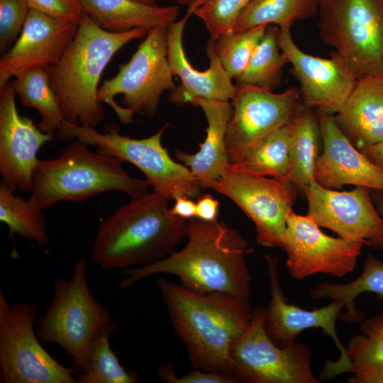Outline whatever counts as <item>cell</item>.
Returning <instances> with one entry per match:
<instances>
[{
	"label": "cell",
	"instance_id": "cell-26",
	"mask_svg": "<svg viewBox=\"0 0 383 383\" xmlns=\"http://www.w3.org/2000/svg\"><path fill=\"white\" fill-rule=\"evenodd\" d=\"M346 348L350 383H383V311L362 323Z\"/></svg>",
	"mask_w": 383,
	"mask_h": 383
},
{
	"label": "cell",
	"instance_id": "cell-20",
	"mask_svg": "<svg viewBox=\"0 0 383 383\" xmlns=\"http://www.w3.org/2000/svg\"><path fill=\"white\" fill-rule=\"evenodd\" d=\"M323 140L318 156L314 180L328 189L345 184L383 192V170L359 150L337 125L334 116L316 111Z\"/></svg>",
	"mask_w": 383,
	"mask_h": 383
},
{
	"label": "cell",
	"instance_id": "cell-21",
	"mask_svg": "<svg viewBox=\"0 0 383 383\" xmlns=\"http://www.w3.org/2000/svg\"><path fill=\"white\" fill-rule=\"evenodd\" d=\"M191 14H187L167 27V57L174 76L181 80V86L171 91L170 100L178 105L189 104L195 98L219 101L232 100L237 91L236 85L223 67L211 45L208 42L206 55L209 67L199 71L189 62L183 46V33Z\"/></svg>",
	"mask_w": 383,
	"mask_h": 383
},
{
	"label": "cell",
	"instance_id": "cell-38",
	"mask_svg": "<svg viewBox=\"0 0 383 383\" xmlns=\"http://www.w3.org/2000/svg\"><path fill=\"white\" fill-rule=\"evenodd\" d=\"M30 9L79 24L86 15L80 0H28Z\"/></svg>",
	"mask_w": 383,
	"mask_h": 383
},
{
	"label": "cell",
	"instance_id": "cell-3",
	"mask_svg": "<svg viewBox=\"0 0 383 383\" xmlns=\"http://www.w3.org/2000/svg\"><path fill=\"white\" fill-rule=\"evenodd\" d=\"M186 222L172 215L168 200L154 192L133 198L101 221L91 259L104 270L153 263L182 242Z\"/></svg>",
	"mask_w": 383,
	"mask_h": 383
},
{
	"label": "cell",
	"instance_id": "cell-43",
	"mask_svg": "<svg viewBox=\"0 0 383 383\" xmlns=\"http://www.w3.org/2000/svg\"><path fill=\"white\" fill-rule=\"evenodd\" d=\"M177 2L179 4L187 5L188 6L192 4L195 0H170Z\"/></svg>",
	"mask_w": 383,
	"mask_h": 383
},
{
	"label": "cell",
	"instance_id": "cell-25",
	"mask_svg": "<svg viewBox=\"0 0 383 383\" xmlns=\"http://www.w3.org/2000/svg\"><path fill=\"white\" fill-rule=\"evenodd\" d=\"M303 102L292 118L290 182L299 192L314 180L318 143L321 136L316 111Z\"/></svg>",
	"mask_w": 383,
	"mask_h": 383
},
{
	"label": "cell",
	"instance_id": "cell-23",
	"mask_svg": "<svg viewBox=\"0 0 383 383\" xmlns=\"http://www.w3.org/2000/svg\"><path fill=\"white\" fill-rule=\"evenodd\" d=\"M334 119L358 150L383 140V72L357 79Z\"/></svg>",
	"mask_w": 383,
	"mask_h": 383
},
{
	"label": "cell",
	"instance_id": "cell-40",
	"mask_svg": "<svg viewBox=\"0 0 383 383\" xmlns=\"http://www.w3.org/2000/svg\"><path fill=\"white\" fill-rule=\"evenodd\" d=\"M174 201V205L170 209L172 215L186 220L196 217V204L191 198L178 197Z\"/></svg>",
	"mask_w": 383,
	"mask_h": 383
},
{
	"label": "cell",
	"instance_id": "cell-37",
	"mask_svg": "<svg viewBox=\"0 0 383 383\" xmlns=\"http://www.w3.org/2000/svg\"><path fill=\"white\" fill-rule=\"evenodd\" d=\"M157 377L167 383H235L233 375L222 372H206L194 369L179 377L174 372L172 365L162 364L156 370Z\"/></svg>",
	"mask_w": 383,
	"mask_h": 383
},
{
	"label": "cell",
	"instance_id": "cell-34",
	"mask_svg": "<svg viewBox=\"0 0 383 383\" xmlns=\"http://www.w3.org/2000/svg\"><path fill=\"white\" fill-rule=\"evenodd\" d=\"M267 26H260L242 31H231L208 41L233 79L246 69Z\"/></svg>",
	"mask_w": 383,
	"mask_h": 383
},
{
	"label": "cell",
	"instance_id": "cell-35",
	"mask_svg": "<svg viewBox=\"0 0 383 383\" xmlns=\"http://www.w3.org/2000/svg\"><path fill=\"white\" fill-rule=\"evenodd\" d=\"M250 0H195L187 12L202 21L211 39L233 30L235 23Z\"/></svg>",
	"mask_w": 383,
	"mask_h": 383
},
{
	"label": "cell",
	"instance_id": "cell-30",
	"mask_svg": "<svg viewBox=\"0 0 383 383\" xmlns=\"http://www.w3.org/2000/svg\"><path fill=\"white\" fill-rule=\"evenodd\" d=\"M318 0H250L238 17L233 31L260 26L291 27L317 15Z\"/></svg>",
	"mask_w": 383,
	"mask_h": 383
},
{
	"label": "cell",
	"instance_id": "cell-39",
	"mask_svg": "<svg viewBox=\"0 0 383 383\" xmlns=\"http://www.w3.org/2000/svg\"><path fill=\"white\" fill-rule=\"evenodd\" d=\"M196 217L206 221H216L218 213L219 202L209 194H204L197 196Z\"/></svg>",
	"mask_w": 383,
	"mask_h": 383
},
{
	"label": "cell",
	"instance_id": "cell-17",
	"mask_svg": "<svg viewBox=\"0 0 383 383\" xmlns=\"http://www.w3.org/2000/svg\"><path fill=\"white\" fill-rule=\"evenodd\" d=\"M309 210L319 227L339 237L362 240L372 246L383 238V218L372 200L370 189L357 187L338 192L312 181L305 189Z\"/></svg>",
	"mask_w": 383,
	"mask_h": 383
},
{
	"label": "cell",
	"instance_id": "cell-7",
	"mask_svg": "<svg viewBox=\"0 0 383 383\" xmlns=\"http://www.w3.org/2000/svg\"><path fill=\"white\" fill-rule=\"evenodd\" d=\"M167 123L152 135L135 139L119 133L118 127L107 123L104 132L64 121L55 135L60 140L79 139L96 147L98 153L116 157L137 167L145 175L153 192L169 200L197 197L201 189L189 169L175 162L162 144Z\"/></svg>",
	"mask_w": 383,
	"mask_h": 383
},
{
	"label": "cell",
	"instance_id": "cell-9",
	"mask_svg": "<svg viewBox=\"0 0 383 383\" xmlns=\"http://www.w3.org/2000/svg\"><path fill=\"white\" fill-rule=\"evenodd\" d=\"M321 40L359 79L383 72V0H318Z\"/></svg>",
	"mask_w": 383,
	"mask_h": 383
},
{
	"label": "cell",
	"instance_id": "cell-19",
	"mask_svg": "<svg viewBox=\"0 0 383 383\" xmlns=\"http://www.w3.org/2000/svg\"><path fill=\"white\" fill-rule=\"evenodd\" d=\"M78 25L31 9L19 36L0 58V90L12 77L58 62Z\"/></svg>",
	"mask_w": 383,
	"mask_h": 383
},
{
	"label": "cell",
	"instance_id": "cell-24",
	"mask_svg": "<svg viewBox=\"0 0 383 383\" xmlns=\"http://www.w3.org/2000/svg\"><path fill=\"white\" fill-rule=\"evenodd\" d=\"M86 15L102 29L122 33L135 28L150 31L177 20V5L160 6L138 0H80Z\"/></svg>",
	"mask_w": 383,
	"mask_h": 383
},
{
	"label": "cell",
	"instance_id": "cell-16",
	"mask_svg": "<svg viewBox=\"0 0 383 383\" xmlns=\"http://www.w3.org/2000/svg\"><path fill=\"white\" fill-rule=\"evenodd\" d=\"M291 27L279 28L277 41L299 83L302 102L317 111L335 115L343 108L357 82L348 65L334 52L330 58L304 52L294 43Z\"/></svg>",
	"mask_w": 383,
	"mask_h": 383
},
{
	"label": "cell",
	"instance_id": "cell-1",
	"mask_svg": "<svg viewBox=\"0 0 383 383\" xmlns=\"http://www.w3.org/2000/svg\"><path fill=\"white\" fill-rule=\"evenodd\" d=\"M185 237L187 244L180 250L147 265L124 269L118 287L169 274L189 289L225 293L249 301L252 276L245 257L254 250L242 234L223 222L194 218L187 220Z\"/></svg>",
	"mask_w": 383,
	"mask_h": 383
},
{
	"label": "cell",
	"instance_id": "cell-31",
	"mask_svg": "<svg viewBox=\"0 0 383 383\" xmlns=\"http://www.w3.org/2000/svg\"><path fill=\"white\" fill-rule=\"evenodd\" d=\"M0 221L13 235L33 241L40 247L49 243V236L43 210L34 206L29 200L16 194L6 184L0 183Z\"/></svg>",
	"mask_w": 383,
	"mask_h": 383
},
{
	"label": "cell",
	"instance_id": "cell-28",
	"mask_svg": "<svg viewBox=\"0 0 383 383\" xmlns=\"http://www.w3.org/2000/svg\"><path fill=\"white\" fill-rule=\"evenodd\" d=\"M366 292H373L379 300H383V262L372 255L366 257L357 278L346 284L323 282L311 291L310 297H328L342 302L346 312L341 313L339 318L348 323H357L365 319L366 313L355 310V299Z\"/></svg>",
	"mask_w": 383,
	"mask_h": 383
},
{
	"label": "cell",
	"instance_id": "cell-4",
	"mask_svg": "<svg viewBox=\"0 0 383 383\" xmlns=\"http://www.w3.org/2000/svg\"><path fill=\"white\" fill-rule=\"evenodd\" d=\"M148 33L140 28L109 32L84 16L60 60L46 68L65 122L95 128L104 119L98 99L104 70L125 45Z\"/></svg>",
	"mask_w": 383,
	"mask_h": 383
},
{
	"label": "cell",
	"instance_id": "cell-15",
	"mask_svg": "<svg viewBox=\"0 0 383 383\" xmlns=\"http://www.w3.org/2000/svg\"><path fill=\"white\" fill-rule=\"evenodd\" d=\"M270 284V300L265 308V328L274 343L280 347L296 342L297 336L309 328H321L323 333L332 338L340 355L333 362L326 360L319 380L331 379L346 372L350 360L346 348L341 343L336 333L335 323L344 308L342 302L333 300L328 305L313 310H306L287 303L278 277V257L265 256Z\"/></svg>",
	"mask_w": 383,
	"mask_h": 383
},
{
	"label": "cell",
	"instance_id": "cell-42",
	"mask_svg": "<svg viewBox=\"0 0 383 383\" xmlns=\"http://www.w3.org/2000/svg\"><path fill=\"white\" fill-rule=\"evenodd\" d=\"M371 194L374 204L383 218V192L372 190ZM372 247L383 249V238L374 243Z\"/></svg>",
	"mask_w": 383,
	"mask_h": 383
},
{
	"label": "cell",
	"instance_id": "cell-6",
	"mask_svg": "<svg viewBox=\"0 0 383 383\" xmlns=\"http://www.w3.org/2000/svg\"><path fill=\"white\" fill-rule=\"evenodd\" d=\"M87 262L76 260L69 279L57 277L50 304L35 323L42 343L60 345L80 373L89 365L92 342L101 328L111 323L109 311L91 293L87 277Z\"/></svg>",
	"mask_w": 383,
	"mask_h": 383
},
{
	"label": "cell",
	"instance_id": "cell-44",
	"mask_svg": "<svg viewBox=\"0 0 383 383\" xmlns=\"http://www.w3.org/2000/svg\"><path fill=\"white\" fill-rule=\"evenodd\" d=\"M138 1L147 4H150V5H154V6L158 5L157 4L158 0H138Z\"/></svg>",
	"mask_w": 383,
	"mask_h": 383
},
{
	"label": "cell",
	"instance_id": "cell-10",
	"mask_svg": "<svg viewBox=\"0 0 383 383\" xmlns=\"http://www.w3.org/2000/svg\"><path fill=\"white\" fill-rule=\"evenodd\" d=\"M36 303L9 304L0 291V382L77 383L75 370L55 360L35 331Z\"/></svg>",
	"mask_w": 383,
	"mask_h": 383
},
{
	"label": "cell",
	"instance_id": "cell-22",
	"mask_svg": "<svg viewBox=\"0 0 383 383\" xmlns=\"http://www.w3.org/2000/svg\"><path fill=\"white\" fill-rule=\"evenodd\" d=\"M189 104L200 107L204 113L207 127L206 138L199 150L190 154L176 150L178 160L187 167L202 189L223 177L231 167L226 146V135L233 106L229 101L195 98Z\"/></svg>",
	"mask_w": 383,
	"mask_h": 383
},
{
	"label": "cell",
	"instance_id": "cell-33",
	"mask_svg": "<svg viewBox=\"0 0 383 383\" xmlns=\"http://www.w3.org/2000/svg\"><path fill=\"white\" fill-rule=\"evenodd\" d=\"M118 328L110 323L99 330L94 339L89 355L88 369L78 374L77 383H137L138 374L122 366L111 348L109 338Z\"/></svg>",
	"mask_w": 383,
	"mask_h": 383
},
{
	"label": "cell",
	"instance_id": "cell-29",
	"mask_svg": "<svg viewBox=\"0 0 383 383\" xmlns=\"http://www.w3.org/2000/svg\"><path fill=\"white\" fill-rule=\"evenodd\" d=\"M22 106L35 109L40 116L38 128L46 133L58 131L65 120L46 69L23 72L10 82Z\"/></svg>",
	"mask_w": 383,
	"mask_h": 383
},
{
	"label": "cell",
	"instance_id": "cell-12",
	"mask_svg": "<svg viewBox=\"0 0 383 383\" xmlns=\"http://www.w3.org/2000/svg\"><path fill=\"white\" fill-rule=\"evenodd\" d=\"M207 188L231 199L252 221L258 245L282 248L287 218L299 192L289 180L254 175L231 167Z\"/></svg>",
	"mask_w": 383,
	"mask_h": 383
},
{
	"label": "cell",
	"instance_id": "cell-8",
	"mask_svg": "<svg viewBox=\"0 0 383 383\" xmlns=\"http://www.w3.org/2000/svg\"><path fill=\"white\" fill-rule=\"evenodd\" d=\"M167 27L150 30L128 62L99 88V101L109 105L123 125L133 123L134 114L155 116L164 91L177 87L167 57Z\"/></svg>",
	"mask_w": 383,
	"mask_h": 383
},
{
	"label": "cell",
	"instance_id": "cell-2",
	"mask_svg": "<svg viewBox=\"0 0 383 383\" xmlns=\"http://www.w3.org/2000/svg\"><path fill=\"white\" fill-rule=\"evenodd\" d=\"M156 284L194 368L233 375L231 348L250 323L249 301L225 293L195 292L165 278Z\"/></svg>",
	"mask_w": 383,
	"mask_h": 383
},
{
	"label": "cell",
	"instance_id": "cell-14",
	"mask_svg": "<svg viewBox=\"0 0 383 383\" xmlns=\"http://www.w3.org/2000/svg\"><path fill=\"white\" fill-rule=\"evenodd\" d=\"M365 243L325 234L309 216L291 210L282 248L292 278L302 279L321 273L341 277L352 272Z\"/></svg>",
	"mask_w": 383,
	"mask_h": 383
},
{
	"label": "cell",
	"instance_id": "cell-27",
	"mask_svg": "<svg viewBox=\"0 0 383 383\" xmlns=\"http://www.w3.org/2000/svg\"><path fill=\"white\" fill-rule=\"evenodd\" d=\"M292 128V118L232 164L231 167L254 175L289 180Z\"/></svg>",
	"mask_w": 383,
	"mask_h": 383
},
{
	"label": "cell",
	"instance_id": "cell-32",
	"mask_svg": "<svg viewBox=\"0 0 383 383\" xmlns=\"http://www.w3.org/2000/svg\"><path fill=\"white\" fill-rule=\"evenodd\" d=\"M278 32L277 26H267L246 69L235 79L237 84L270 91L280 84L283 69L289 62L278 45Z\"/></svg>",
	"mask_w": 383,
	"mask_h": 383
},
{
	"label": "cell",
	"instance_id": "cell-18",
	"mask_svg": "<svg viewBox=\"0 0 383 383\" xmlns=\"http://www.w3.org/2000/svg\"><path fill=\"white\" fill-rule=\"evenodd\" d=\"M10 82L0 90V174L13 192H31L33 174L42 145L54 134L42 131L33 121L19 114Z\"/></svg>",
	"mask_w": 383,
	"mask_h": 383
},
{
	"label": "cell",
	"instance_id": "cell-41",
	"mask_svg": "<svg viewBox=\"0 0 383 383\" xmlns=\"http://www.w3.org/2000/svg\"><path fill=\"white\" fill-rule=\"evenodd\" d=\"M359 150L373 164L383 170V140L365 146Z\"/></svg>",
	"mask_w": 383,
	"mask_h": 383
},
{
	"label": "cell",
	"instance_id": "cell-36",
	"mask_svg": "<svg viewBox=\"0 0 383 383\" xmlns=\"http://www.w3.org/2000/svg\"><path fill=\"white\" fill-rule=\"evenodd\" d=\"M28 0H0V51L16 40L30 11Z\"/></svg>",
	"mask_w": 383,
	"mask_h": 383
},
{
	"label": "cell",
	"instance_id": "cell-13",
	"mask_svg": "<svg viewBox=\"0 0 383 383\" xmlns=\"http://www.w3.org/2000/svg\"><path fill=\"white\" fill-rule=\"evenodd\" d=\"M236 88L226 135L231 165L287 123L302 104L296 87H289L281 93L240 84Z\"/></svg>",
	"mask_w": 383,
	"mask_h": 383
},
{
	"label": "cell",
	"instance_id": "cell-11",
	"mask_svg": "<svg viewBox=\"0 0 383 383\" xmlns=\"http://www.w3.org/2000/svg\"><path fill=\"white\" fill-rule=\"evenodd\" d=\"M265 308L252 311L246 330L233 343L230 355L232 374L238 382L319 383L311 370V351L295 342L280 347L265 328Z\"/></svg>",
	"mask_w": 383,
	"mask_h": 383
},
{
	"label": "cell",
	"instance_id": "cell-5",
	"mask_svg": "<svg viewBox=\"0 0 383 383\" xmlns=\"http://www.w3.org/2000/svg\"><path fill=\"white\" fill-rule=\"evenodd\" d=\"M116 157L93 152L76 139L60 156L38 160L33 174L29 201L44 210L58 201H82L109 191L137 198L146 194V180L131 177Z\"/></svg>",
	"mask_w": 383,
	"mask_h": 383
}]
</instances>
